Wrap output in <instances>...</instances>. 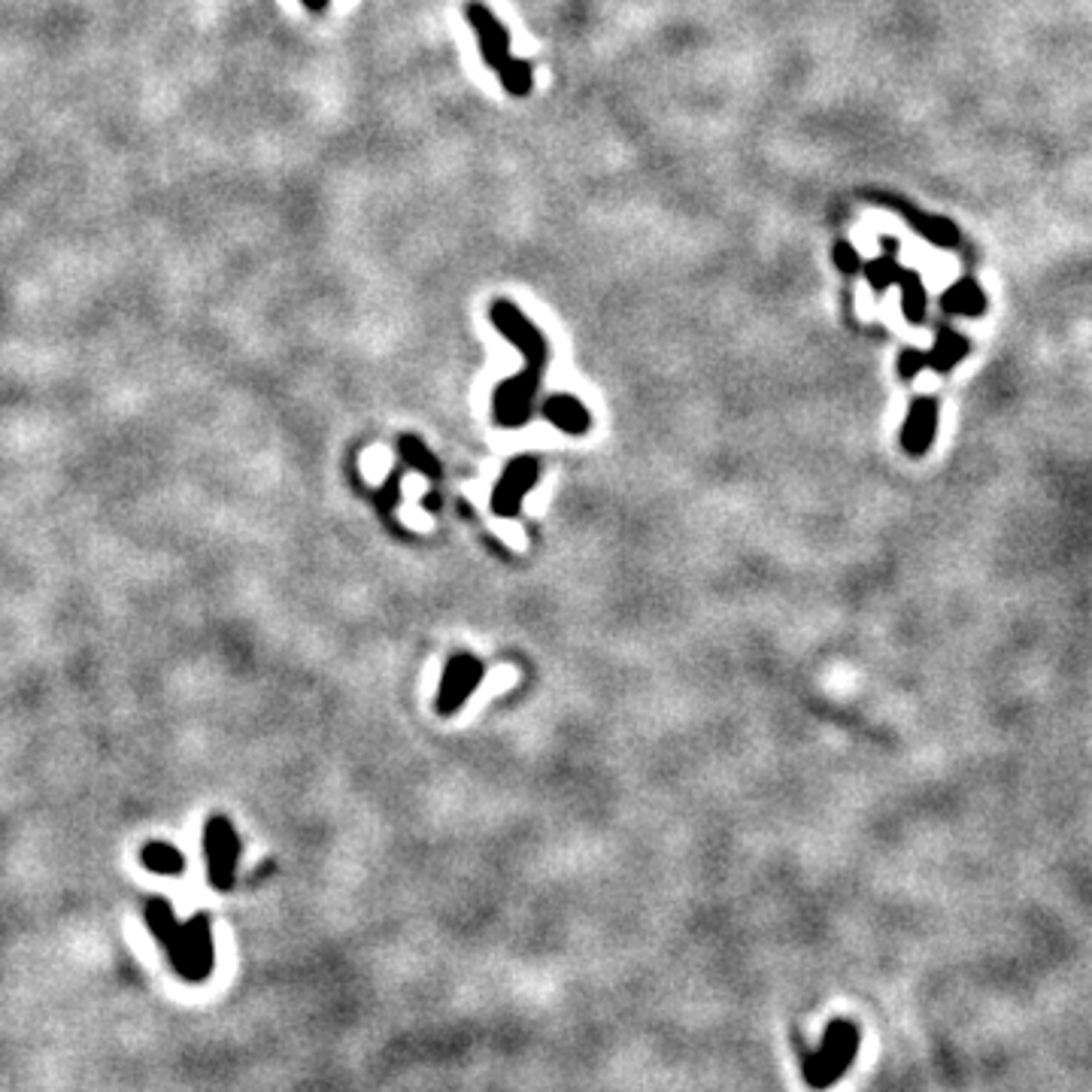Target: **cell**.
<instances>
[{
    "label": "cell",
    "mask_w": 1092,
    "mask_h": 1092,
    "mask_svg": "<svg viewBox=\"0 0 1092 1092\" xmlns=\"http://www.w3.org/2000/svg\"><path fill=\"white\" fill-rule=\"evenodd\" d=\"M859 1053V1029L850 1023V1020H835L826 1035H823V1044L817 1050H811L805 1056V1081L811 1090H829L832 1084H838L847 1069L853 1066Z\"/></svg>",
    "instance_id": "7a4b0ae2"
},
{
    "label": "cell",
    "mask_w": 1092,
    "mask_h": 1092,
    "mask_svg": "<svg viewBox=\"0 0 1092 1092\" xmlns=\"http://www.w3.org/2000/svg\"><path fill=\"white\" fill-rule=\"evenodd\" d=\"M467 12V21L470 27L476 30V40H479V52H483V61L498 73L501 85L516 94V98H525L531 88H534V73L525 61H516L510 55V34L504 30V24L495 18V12L486 6V3H476L470 0L464 6Z\"/></svg>",
    "instance_id": "6da1fadb"
},
{
    "label": "cell",
    "mask_w": 1092,
    "mask_h": 1092,
    "mask_svg": "<svg viewBox=\"0 0 1092 1092\" xmlns=\"http://www.w3.org/2000/svg\"><path fill=\"white\" fill-rule=\"evenodd\" d=\"M935 429H938V404L932 398H919L913 401L907 420H904V429H901V446L907 455H922L928 452L932 440H935Z\"/></svg>",
    "instance_id": "8992f818"
},
{
    "label": "cell",
    "mask_w": 1092,
    "mask_h": 1092,
    "mask_svg": "<svg viewBox=\"0 0 1092 1092\" xmlns=\"http://www.w3.org/2000/svg\"><path fill=\"white\" fill-rule=\"evenodd\" d=\"M307 3H310V6H322L325 0H307Z\"/></svg>",
    "instance_id": "e0dca14e"
},
{
    "label": "cell",
    "mask_w": 1092,
    "mask_h": 1092,
    "mask_svg": "<svg viewBox=\"0 0 1092 1092\" xmlns=\"http://www.w3.org/2000/svg\"><path fill=\"white\" fill-rule=\"evenodd\" d=\"M543 420L553 423L559 432L565 435H586L589 426H592V416L586 410L583 401H577L574 395H553L547 404H543Z\"/></svg>",
    "instance_id": "52a82bcc"
},
{
    "label": "cell",
    "mask_w": 1092,
    "mask_h": 1092,
    "mask_svg": "<svg viewBox=\"0 0 1092 1092\" xmlns=\"http://www.w3.org/2000/svg\"><path fill=\"white\" fill-rule=\"evenodd\" d=\"M537 476H540L537 458H531V455L513 458V461L504 467V473H501V479H498V486H495V492H492V510H495L498 516H504V519L519 516L522 498L537 486Z\"/></svg>",
    "instance_id": "5b68a950"
},
{
    "label": "cell",
    "mask_w": 1092,
    "mask_h": 1092,
    "mask_svg": "<svg viewBox=\"0 0 1092 1092\" xmlns=\"http://www.w3.org/2000/svg\"><path fill=\"white\" fill-rule=\"evenodd\" d=\"M922 304H925V298H922V292H919V282L913 279V276H907V295H904V310H907V316L916 322L919 319V313H922Z\"/></svg>",
    "instance_id": "9a60e30c"
},
{
    "label": "cell",
    "mask_w": 1092,
    "mask_h": 1092,
    "mask_svg": "<svg viewBox=\"0 0 1092 1092\" xmlns=\"http://www.w3.org/2000/svg\"><path fill=\"white\" fill-rule=\"evenodd\" d=\"M486 664L470 653H455L446 667H443V680L437 689V713L440 716H452L455 710L464 707V701L476 692V686L483 683Z\"/></svg>",
    "instance_id": "3957f363"
},
{
    "label": "cell",
    "mask_w": 1092,
    "mask_h": 1092,
    "mask_svg": "<svg viewBox=\"0 0 1092 1092\" xmlns=\"http://www.w3.org/2000/svg\"><path fill=\"white\" fill-rule=\"evenodd\" d=\"M835 264H838L844 273H856L862 261H859V252H856L850 243H838V246H835Z\"/></svg>",
    "instance_id": "5bb4252c"
},
{
    "label": "cell",
    "mask_w": 1092,
    "mask_h": 1092,
    "mask_svg": "<svg viewBox=\"0 0 1092 1092\" xmlns=\"http://www.w3.org/2000/svg\"><path fill=\"white\" fill-rule=\"evenodd\" d=\"M965 340L959 337V334H944L941 340H938V346H935V352L932 356H925L928 362H932V368L935 371H950L962 356H965Z\"/></svg>",
    "instance_id": "8fae6325"
},
{
    "label": "cell",
    "mask_w": 1092,
    "mask_h": 1092,
    "mask_svg": "<svg viewBox=\"0 0 1092 1092\" xmlns=\"http://www.w3.org/2000/svg\"><path fill=\"white\" fill-rule=\"evenodd\" d=\"M540 377L537 371H522L510 380H504L495 392V423L501 429H522L531 413H534V398L540 389Z\"/></svg>",
    "instance_id": "277c9868"
},
{
    "label": "cell",
    "mask_w": 1092,
    "mask_h": 1092,
    "mask_svg": "<svg viewBox=\"0 0 1092 1092\" xmlns=\"http://www.w3.org/2000/svg\"><path fill=\"white\" fill-rule=\"evenodd\" d=\"M944 307L947 310H956V313H968V316H977L983 307H986V301H983V295L977 292V285H971V282H962V285H956L953 292H947V298H944Z\"/></svg>",
    "instance_id": "30bf717a"
},
{
    "label": "cell",
    "mask_w": 1092,
    "mask_h": 1092,
    "mask_svg": "<svg viewBox=\"0 0 1092 1092\" xmlns=\"http://www.w3.org/2000/svg\"><path fill=\"white\" fill-rule=\"evenodd\" d=\"M898 276H901V273H898L895 261H889V258H883V261H877V264H869V279H872V285H877V288L895 282Z\"/></svg>",
    "instance_id": "7c38bea8"
},
{
    "label": "cell",
    "mask_w": 1092,
    "mask_h": 1092,
    "mask_svg": "<svg viewBox=\"0 0 1092 1092\" xmlns=\"http://www.w3.org/2000/svg\"><path fill=\"white\" fill-rule=\"evenodd\" d=\"M925 356L922 352H913V349H907V352H901V359H898V374L904 377V380H913L922 368H925Z\"/></svg>",
    "instance_id": "4fadbf2b"
},
{
    "label": "cell",
    "mask_w": 1092,
    "mask_h": 1092,
    "mask_svg": "<svg viewBox=\"0 0 1092 1092\" xmlns=\"http://www.w3.org/2000/svg\"><path fill=\"white\" fill-rule=\"evenodd\" d=\"M146 862L152 865V869H162V872H168V869H177L180 862H177V856L171 853V850H165V847H152L149 853H146Z\"/></svg>",
    "instance_id": "2e32d148"
},
{
    "label": "cell",
    "mask_w": 1092,
    "mask_h": 1092,
    "mask_svg": "<svg viewBox=\"0 0 1092 1092\" xmlns=\"http://www.w3.org/2000/svg\"><path fill=\"white\" fill-rule=\"evenodd\" d=\"M398 449H401V458H404L407 464H413L420 473H426L429 479H440V464H437V458L432 455V449H429L420 437L404 435L401 437V443H398Z\"/></svg>",
    "instance_id": "9c48e42d"
},
{
    "label": "cell",
    "mask_w": 1092,
    "mask_h": 1092,
    "mask_svg": "<svg viewBox=\"0 0 1092 1092\" xmlns=\"http://www.w3.org/2000/svg\"><path fill=\"white\" fill-rule=\"evenodd\" d=\"M237 856V841L224 823H213L210 829V859H213V880L228 886L231 880V862Z\"/></svg>",
    "instance_id": "ba28073f"
}]
</instances>
